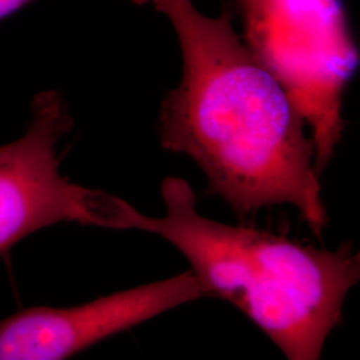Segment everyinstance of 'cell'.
Segmentation results:
<instances>
[{"label": "cell", "mask_w": 360, "mask_h": 360, "mask_svg": "<svg viewBox=\"0 0 360 360\" xmlns=\"http://www.w3.org/2000/svg\"><path fill=\"white\" fill-rule=\"evenodd\" d=\"M72 127L74 117L63 96L44 91L32 102L26 134L0 146V254L62 221L132 230L135 207L60 174L58 143Z\"/></svg>", "instance_id": "obj_4"}, {"label": "cell", "mask_w": 360, "mask_h": 360, "mask_svg": "<svg viewBox=\"0 0 360 360\" xmlns=\"http://www.w3.org/2000/svg\"><path fill=\"white\" fill-rule=\"evenodd\" d=\"M148 3L167 16L181 51V79L160 108L162 146L190 156L240 218L290 205L322 239L328 214L306 122L236 34L231 11L212 18L191 0Z\"/></svg>", "instance_id": "obj_1"}, {"label": "cell", "mask_w": 360, "mask_h": 360, "mask_svg": "<svg viewBox=\"0 0 360 360\" xmlns=\"http://www.w3.org/2000/svg\"><path fill=\"white\" fill-rule=\"evenodd\" d=\"M206 297L193 271L68 309L34 307L0 321V360H60Z\"/></svg>", "instance_id": "obj_5"}, {"label": "cell", "mask_w": 360, "mask_h": 360, "mask_svg": "<svg viewBox=\"0 0 360 360\" xmlns=\"http://www.w3.org/2000/svg\"><path fill=\"white\" fill-rule=\"evenodd\" d=\"M245 43L311 129L319 175L345 131L343 95L359 65L342 0H236Z\"/></svg>", "instance_id": "obj_3"}, {"label": "cell", "mask_w": 360, "mask_h": 360, "mask_svg": "<svg viewBox=\"0 0 360 360\" xmlns=\"http://www.w3.org/2000/svg\"><path fill=\"white\" fill-rule=\"evenodd\" d=\"M166 215L136 212L132 230L159 235L187 257L206 297L223 299L257 324L290 360H318L359 282L351 245L315 248L282 235L229 226L198 212L184 179L160 186Z\"/></svg>", "instance_id": "obj_2"}, {"label": "cell", "mask_w": 360, "mask_h": 360, "mask_svg": "<svg viewBox=\"0 0 360 360\" xmlns=\"http://www.w3.org/2000/svg\"><path fill=\"white\" fill-rule=\"evenodd\" d=\"M31 1H34V0H0V20L10 16L11 13H16L18 10L23 8ZM132 1L139 3V4L148 3V0H132Z\"/></svg>", "instance_id": "obj_6"}]
</instances>
